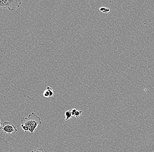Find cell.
Returning a JSON list of instances; mask_svg holds the SVG:
<instances>
[{"mask_svg": "<svg viewBox=\"0 0 154 152\" xmlns=\"http://www.w3.org/2000/svg\"><path fill=\"white\" fill-rule=\"evenodd\" d=\"M21 126L25 132H30L33 134L38 125H41L42 121L40 117L37 116L34 112H32L27 117L21 118Z\"/></svg>", "mask_w": 154, "mask_h": 152, "instance_id": "cell-1", "label": "cell"}, {"mask_svg": "<svg viewBox=\"0 0 154 152\" xmlns=\"http://www.w3.org/2000/svg\"><path fill=\"white\" fill-rule=\"evenodd\" d=\"M22 4V1L19 0H0V8L8 9L13 11Z\"/></svg>", "mask_w": 154, "mask_h": 152, "instance_id": "cell-2", "label": "cell"}, {"mask_svg": "<svg viewBox=\"0 0 154 152\" xmlns=\"http://www.w3.org/2000/svg\"><path fill=\"white\" fill-rule=\"evenodd\" d=\"M2 130L4 132L8 134H15L18 131L17 128L13 123L7 122H4L3 123Z\"/></svg>", "mask_w": 154, "mask_h": 152, "instance_id": "cell-3", "label": "cell"}, {"mask_svg": "<svg viewBox=\"0 0 154 152\" xmlns=\"http://www.w3.org/2000/svg\"><path fill=\"white\" fill-rule=\"evenodd\" d=\"M54 94V92L53 88L50 86H48L46 90H44L43 92V96L45 98H48L53 96Z\"/></svg>", "mask_w": 154, "mask_h": 152, "instance_id": "cell-4", "label": "cell"}, {"mask_svg": "<svg viewBox=\"0 0 154 152\" xmlns=\"http://www.w3.org/2000/svg\"><path fill=\"white\" fill-rule=\"evenodd\" d=\"M65 121H67L71 119L72 117V110H68L65 112Z\"/></svg>", "mask_w": 154, "mask_h": 152, "instance_id": "cell-5", "label": "cell"}, {"mask_svg": "<svg viewBox=\"0 0 154 152\" xmlns=\"http://www.w3.org/2000/svg\"><path fill=\"white\" fill-rule=\"evenodd\" d=\"M100 11L101 12L104 13H108L110 11V9L108 8H106L105 7H102L100 8Z\"/></svg>", "mask_w": 154, "mask_h": 152, "instance_id": "cell-6", "label": "cell"}, {"mask_svg": "<svg viewBox=\"0 0 154 152\" xmlns=\"http://www.w3.org/2000/svg\"><path fill=\"white\" fill-rule=\"evenodd\" d=\"M82 113L83 111H82V110H77V111H76L75 113V115H74V117L76 118H79V117H80L81 115H82Z\"/></svg>", "mask_w": 154, "mask_h": 152, "instance_id": "cell-7", "label": "cell"}, {"mask_svg": "<svg viewBox=\"0 0 154 152\" xmlns=\"http://www.w3.org/2000/svg\"><path fill=\"white\" fill-rule=\"evenodd\" d=\"M31 152H45L43 147L39 148V149H35L32 151Z\"/></svg>", "mask_w": 154, "mask_h": 152, "instance_id": "cell-8", "label": "cell"}, {"mask_svg": "<svg viewBox=\"0 0 154 152\" xmlns=\"http://www.w3.org/2000/svg\"><path fill=\"white\" fill-rule=\"evenodd\" d=\"M77 109H73L72 110V116H74L75 115V113L76 111H77Z\"/></svg>", "mask_w": 154, "mask_h": 152, "instance_id": "cell-9", "label": "cell"}, {"mask_svg": "<svg viewBox=\"0 0 154 152\" xmlns=\"http://www.w3.org/2000/svg\"><path fill=\"white\" fill-rule=\"evenodd\" d=\"M3 126V124L1 122V120H0V130L2 129V128Z\"/></svg>", "mask_w": 154, "mask_h": 152, "instance_id": "cell-10", "label": "cell"}]
</instances>
